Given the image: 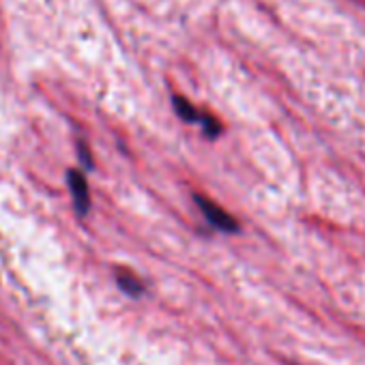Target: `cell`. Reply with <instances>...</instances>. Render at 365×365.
<instances>
[{
    "label": "cell",
    "mask_w": 365,
    "mask_h": 365,
    "mask_svg": "<svg viewBox=\"0 0 365 365\" xmlns=\"http://www.w3.org/2000/svg\"><path fill=\"white\" fill-rule=\"evenodd\" d=\"M67 182H69V190H71V198H73L76 211L80 215H86L88 213V207H91V194H88L86 176L80 170H69Z\"/></svg>",
    "instance_id": "1"
},
{
    "label": "cell",
    "mask_w": 365,
    "mask_h": 365,
    "mask_svg": "<svg viewBox=\"0 0 365 365\" xmlns=\"http://www.w3.org/2000/svg\"><path fill=\"white\" fill-rule=\"evenodd\" d=\"M196 202H198L200 211L205 213V217H207L215 228L226 230V232H237V230H239L237 222H235L224 209H220L213 200H207V198H202V196H196Z\"/></svg>",
    "instance_id": "2"
},
{
    "label": "cell",
    "mask_w": 365,
    "mask_h": 365,
    "mask_svg": "<svg viewBox=\"0 0 365 365\" xmlns=\"http://www.w3.org/2000/svg\"><path fill=\"white\" fill-rule=\"evenodd\" d=\"M174 106H176V112L180 114V118H185V120H190V123H198V120H200V123L205 125L207 116H205V114H198L196 108H194L192 103H187L185 99L174 97Z\"/></svg>",
    "instance_id": "3"
},
{
    "label": "cell",
    "mask_w": 365,
    "mask_h": 365,
    "mask_svg": "<svg viewBox=\"0 0 365 365\" xmlns=\"http://www.w3.org/2000/svg\"><path fill=\"white\" fill-rule=\"evenodd\" d=\"M118 286H120L125 292L133 294V297L142 292V284H140L135 277H131V275H118Z\"/></svg>",
    "instance_id": "4"
}]
</instances>
